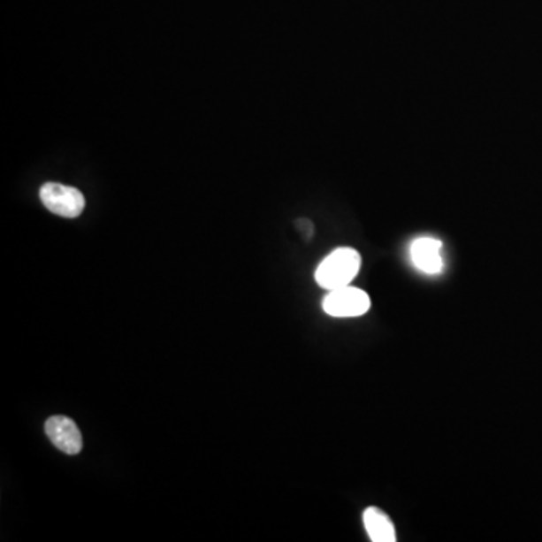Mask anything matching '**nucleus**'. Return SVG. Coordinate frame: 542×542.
Returning a JSON list of instances; mask_svg holds the SVG:
<instances>
[{
	"mask_svg": "<svg viewBox=\"0 0 542 542\" xmlns=\"http://www.w3.org/2000/svg\"><path fill=\"white\" fill-rule=\"evenodd\" d=\"M362 267V256L353 248H340L327 255L315 271V280L327 291L344 288L355 280Z\"/></svg>",
	"mask_w": 542,
	"mask_h": 542,
	"instance_id": "f257e3e1",
	"label": "nucleus"
},
{
	"mask_svg": "<svg viewBox=\"0 0 542 542\" xmlns=\"http://www.w3.org/2000/svg\"><path fill=\"white\" fill-rule=\"evenodd\" d=\"M40 199L50 213L65 218H79L87 205L85 196L79 188L61 183L42 184Z\"/></svg>",
	"mask_w": 542,
	"mask_h": 542,
	"instance_id": "f03ea898",
	"label": "nucleus"
},
{
	"mask_svg": "<svg viewBox=\"0 0 542 542\" xmlns=\"http://www.w3.org/2000/svg\"><path fill=\"white\" fill-rule=\"evenodd\" d=\"M323 309L325 314L335 318H355L362 317L370 309V297L363 289L355 286L329 291L323 300Z\"/></svg>",
	"mask_w": 542,
	"mask_h": 542,
	"instance_id": "7ed1b4c3",
	"label": "nucleus"
},
{
	"mask_svg": "<svg viewBox=\"0 0 542 542\" xmlns=\"http://www.w3.org/2000/svg\"><path fill=\"white\" fill-rule=\"evenodd\" d=\"M46 434L51 443L66 455H77L83 447L81 432L76 422L66 416H51L46 422Z\"/></svg>",
	"mask_w": 542,
	"mask_h": 542,
	"instance_id": "20e7f679",
	"label": "nucleus"
},
{
	"mask_svg": "<svg viewBox=\"0 0 542 542\" xmlns=\"http://www.w3.org/2000/svg\"><path fill=\"white\" fill-rule=\"evenodd\" d=\"M441 248V241L432 237L416 239L410 246V258L416 269L426 274L440 273L445 267Z\"/></svg>",
	"mask_w": 542,
	"mask_h": 542,
	"instance_id": "39448f33",
	"label": "nucleus"
},
{
	"mask_svg": "<svg viewBox=\"0 0 542 542\" xmlns=\"http://www.w3.org/2000/svg\"><path fill=\"white\" fill-rule=\"evenodd\" d=\"M363 526L372 542H395L396 529L389 515L380 508L370 507L363 512Z\"/></svg>",
	"mask_w": 542,
	"mask_h": 542,
	"instance_id": "423d86ee",
	"label": "nucleus"
},
{
	"mask_svg": "<svg viewBox=\"0 0 542 542\" xmlns=\"http://www.w3.org/2000/svg\"><path fill=\"white\" fill-rule=\"evenodd\" d=\"M299 228L300 231H302V233H304V235H306V237H308V239H310V237H312V233H314V226H312V224H310L309 220H300L299 222Z\"/></svg>",
	"mask_w": 542,
	"mask_h": 542,
	"instance_id": "0eeeda50",
	"label": "nucleus"
}]
</instances>
